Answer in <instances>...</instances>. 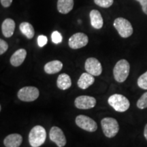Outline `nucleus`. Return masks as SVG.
<instances>
[{"label": "nucleus", "instance_id": "nucleus-1", "mask_svg": "<svg viewBox=\"0 0 147 147\" xmlns=\"http://www.w3.org/2000/svg\"><path fill=\"white\" fill-rule=\"evenodd\" d=\"M47 138V131L41 125H36L29 134V142L31 146L39 147L44 144Z\"/></svg>", "mask_w": 147, "mask_h": 147}, {"label": "nucleus", "instance_id": "nucleus-2", "mask_svg": "<svg viewBox=\"0 0 147 147\" xmlns=\"http://www.w3.org/2000/svg\"><path fill=\"white\" fill-rule=\"evenodd\" d=\"M130 65L125 59H121L116 63L113 69V75L115 80L121 83L126 80L129 74Z\"/></svg>", "mask_w": 147, "mask_h": 147}, {"label": "nucleus", "instance_id": "nucleus-3", "mask_svg": "<svg viewBox=\"0 0 147 147\" xmlns=\"http://www.w3.org/2000/svg\"><path fill=\"white\" fill-rule=\"evenodd\" d=\"M108 102L115 110L119 113H123L129 109L130 106L129 101L126 97L121 94H114L108 100Z\"/></svg>", "mask_w": 147, "mask_h": 147}, {"label": "nucleus", "instance_id": "nucleus-4", "mask_svg": "<svg viewBox=\"0 0 147 147\" xmlns=\"http://www.w3.org/2000/svg\"><path fill=\"white\" fill-rule=\"evenodd\" d=\"M101 125L104 135L111 138L115 137L119 131L118 121L112 117H106L101 121Z\"/></svg>", "mask_w": 147, "mask_h": 147}, {"label": "nucleus", "instance_id": "nucleus-5", "mask_svg": "<svg viewBox=\"0 0 147 147\" xmlns=\"http://www.w3.org/2000/svg\"><path fill=\"white\" fill-rule=\"evenodd\" d=\"M114 27L117 29L119 34L123 38H129L133 34V27L131 23L125 18L119 17L114 21Z\"/></svg>", "mask_w": 147, "mask_h": 147}, {"label": "nucleus", "instance_id": "nucleus-6", "mask_svg": "<svg viewBox=\"0 0 147 147\" xmlns=\"http://www.w3.org/2000/svg\"><path fill=\"white\" fill-rule=\"evenodd\" d=\"M39 95L40 91L38 88L32 86L21 88L17 93L18 98L23 102H34L38 98Z\"/></svg>", "mask_w": 147, "mask_h": 147}, {"label": "nucleus", "instance_id": "nucleus-7", "mask_svg": "<svg viewBox=\"0 0 147 147\" xmlns=\"http://www.w3.org/2000/svg\"><path fill=\"white\" fill-rule=\"evenodd\" d=\"M77 126L89 132H94L97 129L96 122L86 115L77 116L75 120Z\"/></svg>", "mask_w": 147, "mask_h": 147}, {"label": "nucleus", "instance_id": "nucleus-8", "mask_svg": "<svg viewBox=\"0 0 147 147\" xmlns=\"http://www.w3.org/2000/svg\"><path fill=\"white\" fill-rule=\"evenodd\" d=\"M89 42V38L84 33L78 32L74 34L69 38V47L72 49H78L84 47Z\"/></svg>", "mask_w": 147, "mask_h": 147}, {"label": "nucleus", "instance_id": "nucleus-9", "mask_svg": "<svg viewBox=\"0 0 147 147\" xmlns=\"http://www.w3.org/2000/svg\"><path fill=\"white\" fill-rule=\"evenodd\" d=\"M74 105L80 110H88L94 108L96 105L95 97L88 95H80L75 99Z\"/></svg>", "mask_w": 147, "mask_h": 147}, {"label": "nucleus", "instance_id": "nucleus-10", "mask_svg": "<svg viewBox=\"0 0 147 147\" xmlns=\"http://www.w3.org/2000/svg\"><path fill=\"white\" fill-rule=\"evenodd\" d=\"M84 68L90 74L93 76H98L102 72V64L96 58L90 57L86 60L84 63Z\"/></svg>", "mask_w": 147, "mask_h": 147}, {"label": "nucleus", "instance_id": "nucleus-11", "mask_svg": "<svg viewBox=\"0 0 147 147\" xmlns=\"http://www.w3.org/2000/svg\"><path fill=\"white\" fill-rule=\"evenodd\" d=\"M51 140L56 144L58 147H63L66 144L67 140L61 129L57 126H53L49 133Z\"/></svg>", "mask_w": 147, "mask_h": 147}, {"label": "nucleus", "instance_id": "nucleus-12", "mask_svg": "<svg viewBox=\"0 0 147 147\" xmlns=\"http://www.w3.org/2000/svg\"><path fill=\"white\" fill-rule=\"evenodd\" d=\"M27 56V51L24 49H20L11 56L10 61L14 67H18L23 63Z\"/></svg>", "mask_w": 147, "mask_h": 147}, {"label": "nucleus", "instance_id": "nucleus-13", "mask_svg": "<svg viewBox=\"0 0 147 147\" xmlns=\"http://www.w3.org/2000/svg\"><path fill=\"white\" fill-rule=\"evenodd\" d=\"M23 142V137L18 134H12L7 136L3 140L5 147H19Z\"/></svg>", "mask_w": 147, "mask_h": 147}, {"label": "nucleus", "instance_id": "nucleus-14", "mask_svg": "<svg viewBox=\"0 0 147 147\" xmlns=\"http://www.w3.org/2000/svg\"><path fill=\"white\" fill-rule=\"evenodd\" d=\"M15 29V22L12 18L5 19L1 25V32L5 38H10Z\"/></svg>", "mask_w": 147, "mask_h": 147}, {"label": "nucleus", "instance_id": "nucleus-15", "mask_svg": "<svg viewBox=\"0 0 147 147\" xmlns=\"http://www.w3.org/2000/svg\"><path fill=\"white\" fill-rule=\"evenodd\" d=\"M95 78L88 72H84L78 80V86L80 89H87L94 83Z\"/></svg>", "mask_w": 147, "mask_h": 147}, {"label": "nucleus", "instance_id": "nucleus-16", "mask_svg": "<svg viewBox=\"0 0 147 147\" xmlns=\"http://www.w3.org/2000/svg\"><path fill=\"white\" fill-rule=\"evenodd\" d=\"M89 16L91 26L96 29L102 28L104 25V20L100 12L97 10H93L90 12Z\"/></svg>", "mask_w": 147, "mask_h": 147}, {"label": "nucleus", "instance_id": "nucleus-17", "mask_svg": "<svg viewBox=\"0 0 147 147\" xmlns=\"http://www.w3.org/2000/svg\"><path fill=\"white\" fill-rule=\"evenodd\" d=\"M63 68V63L59 60H54L48 62L45 65V71L48 74H54L59 72Z\"/></svg>", "mask_w": 147, "mask_h": 147}, {"label": "nucleus", "instance_id": "nucleus-18", "mask_svg": "<svg viewBox=\"0 0 147 147\" xmlns=\"http://www.w3.org/2000/svg\"><path fill=\"white\" fill-rule=\"evenodd\" d=\"M57 86L59 89L66 90L71 86V80L69 76L67 74H61L57 80Z\"/></svg>", "mask_w": 147, "mask_h": 147}, {"label": "nucleus", "instance_id": "nucleus-19", "mask_svg": "<svg viewBox=\"0 0 147 147\" xmlns=\"http://www.w3.org/2000/svg\"><path fill=\"white\" fill-rule=\"evenodd\" d=\"M74 8V0H58L57 10L60 13H69Z\"/></svg>", "mask_w": 147, "mask_h": 147}, {"label": "nucleus", "instance_id": "nucleus-20", "mask_svg": "<svg viewBox=\"0 0 147 147\" xmlns=\"http://www.w3.org/2000/svg\"><path fill=\"white\" fill-rule=\"evenodd\" d=\"M19 29L22 34L26 36L27 38L32 39L34 38L35 31L32 24L27 23V22H23L20 25Z\"/></svg>", "mask_w": 147, "mask_h": 147}, {"label": "nucleus", "instance_id": "nucleus-21", "mask_svg": "<svg viewBox=\"0 0 147 147\" xmlns=\"http://www.w3.org/2000/svg\"><path fill=\"white\" fill-rule=\"evenodd\" d=\"M138 85L140 89L147 90V71L138 79Z\"/></svg>", "mask_w": 147, "mask_h": 147}, {"label": "nucleus", "instance_id": "nucleus-22", "mask_svg": "<svg viewBox=\"0 0 147 147\" xmlns=\"http://www.w3.org/2000/svg\"><path fill=\"white\" fill-rule=\"evenodd\" d=\"M137 107L139 109H144L147 108V92L144 93L138 100Z\"/></svg>", "mask_w": 147, "mask_h": 147}, {"label": "nucleus", "instance_id": "nucleus-23", "mask_svg": "<svg viewBox=\"0 0 147 147\" xmlns=\"http://www.w3.org/2000/svg\"><path fill=\"white\" fill-rule=\"evenodd\" d=\"M94 2L102 8H107L113 4L114 0H94Z\"/></svg>", "mask_w": 147, "mask_h": 147}, {"label": "nucleus", "instance_id": "nucleus-24", "mask_svg": "<svg viewBox=\"0 0 147 147\" xmlns=\"http://www.w3.org/2000/svg\"><path fill=\"white\" fill-rule=\"evenodd\" d=\"M51 39H52V42L54 44H59L62 42V36L61 34H60L59 32H57V31H55L52 33V35H51Z\"/></svg>", "mask_w": 147, "mask_h": 147}, {"label": "nucleus", "instance_id": "nucleus-25", "mask_svg": "<svg viewBox=\"0 0 147 147\" xmlns=\"http://www.w3.org/2000/svg\"><path fill=\"white\" fill-rule=\"evenodd\" d=\"M8 49V45L5 40L2 39L0 40V55H3V53L6 52Z\"/></svg>", "mask_w": 147, "mask_h": 147}, {"label": "nucleus", "instance_id": "nucleus-26", "mask_svg": "<svg viewBox=\"0 0 147 147\" xmlns=\"http://www.w3.org/2000/svg\"><path fill=\"white\" fill-rule=\"evenodd\" d=\"M48 42V38L47 36H43V35H41V36H39L38 38V46L40 47H43L47 45Z\"/></svg>", "mask_w": 147, "mask_h": 147}, {"label": "nucleus", "instance_id": "nucleus-27", "mask_svg": "<svg viewBox=\"0 0 147 147\" xmlns=\"http://www.w3.org/2000/svg\"><path fill=\"white\" fill-rule=\"evenodd\" d=\"M142 5V11L144 13L147 14V0H136Z\"/></svg>", "mask_w": 147, "mask_h": 147}, {"label": "nucleus", "instance_id": "nucleus-28", "mask_svg": "<svg viewBox=\"0 0 147 147\" xmlns=\"http://www.w3.org/2000/svg\"><path fill=\"white\" fill-rule=\"evenodd\" d=\"M13 0H0V2L3 7L4 8H8L12 4Z\"/></svg>", "mask_w": 147, "mask_h": 147}, {"label": "nucleus", "instance_id": "nucleus-29", "mask_svg": "<svg viewBox=\"0 0 147 147\" xmlns=\"http://www.w3.org/2000/svg\"><path fill=\"white\" fill-rule=\"evenodd\" d=\"M144 138H146V140H147V124L145 125L144 127Z\"/></svg>", "mask_w": 147, "mask_h": 147}]
</instances>
